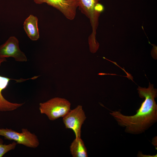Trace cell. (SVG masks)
I'll return each instance as SVG.
<instances>
[{
    "label": "cell",
    "mask_w": 157,
    "mask_h": 157,
    "mask_svg": "<svg viewBox=\"0 0 157 157\" xmlns=\"http://www.w3.org/2000/svg\"><path fill=\"white\" fill-rule=\"evenodd\" d=\"M36 4L45 3L60 11L68 19L75 18L78 7V0H33Z\"/></svg>",
    "instance_id": "5b68a950"
},
{
    "label": "cell",
    "mask_w": 157,
    "mask_h": 157,
    "mask_svg": "<svg viewBox=\"0 0 157 157\" xmlns=\"http://www.w3.org/2000/svg\"><path fill=\"white\" fill-rule=\"evenodd\" d=\"M101 0H78L79 9L90 20L92 32L89 36L92 38H95L96 30L98 25L99 13L95 10V7Z\"/></svg>",
    "instance_id": "ba28073f"
},
{
    "label": "cell",
    "mask_w": 157,
    "mask_h": 157,
    "mask_svg": "<svg viewBox=\"0 0 157 157\" xmlns=\"http://www.w3.org/2000/svg\"><path fill=\"white\" fill-rule=\"evenodd\" d=\"M0 135L4 137L5 139L13 140L17 144L30 148H36L40 144L37 136L26 128H22L20 133L10 129L0 128Z\"/></svg>",
    "instance_id": "3957f363"
},
{
    "label": "cell",
    "mask_w": 157,
    "mask_h": 157,
    "mask_svg": "<svg viewBox=\"0 0 157 157\" xmlns=\"http://www.w3.org/2000/svg\"><path fill=\"white\" fill-rule=\"evenodd\" d=\"M11 57L17 61L24 62L27 60L25 53L20 49L18 40L15 37H10L0 46V58Z\"/></svg>",
    "instance_id": "52a82bcc"
},
{
    "label": "cell",
    "mask_w": 157,
    "mask_h": 157,
    "mask_svg": "<svg viewBox=\"0 0 157 157\" xmlns=\"http://www.w3.org/2000/svg\"><path fill=\"white\" fill-rule=\"evenodd\" d=\"M63 118L65 128L72 130L76 138H81V127L86 118L82 106L70 110Z\"/></svg>",
    "instance_id": "277c9868"
},
{
    "label": "cell",
    "mask_w": 157,
    "mask_h": 157,
    "mask_svg": "<svg viewBox=\"0 0 157 157\" xmlns=\"http://www.w3.org/2000/svg\"><path fill=\"white\" fill-rule=\"evenodd\" d=\"M71 154L73 157H88L87 148L83 141L80 138H75L70 146Z\"/></svg>",
    "instance_id": "30bf717a"
},
{
    "label": "cell",
    "mask_w": 157,
    "mask_h": 157,
    "mask_svg": "<svg viewBox=\"0 0 157 157\" xmlns=\"http://www.w3.org/2000/svg\"><path fill=\"white\" fill-rule=\"evenodd\" d=\"M70 106L71 104L67 100L56 97L40 103L39 110L41 114L53 121L65 116L70 110Z\"/></svg>",
    "instance_id": "7a4b0ae2"
},
{
    "label": "cell",
    "mask_w": 157,
    "mask_h": 157,
    "mask_svg": "<svg viewBox=\"0 0 157 157\" xmlns=\"http://www.w3.org/2000/svg\"><path fill=\"white\" fill-rule=\"evenodd\" d=\"M38 20L36 17L31 15L25 20L23 24L24 28L26 34L33 41H36L40 37Z\"/></svg>",
    "instance_id": "9c48e42d"
},
{
    "label": "cell",
    "mask_w": 157,
    "mask_h": 157,
    "mask_svg": "<svg viewBox=\"0 0 157 157\" xmlns=\"http://www.w3.org/2000/svg\"><path fill=\"white\" fill-rule=\"evenodd\" d=\"M7 61L6 58H0V66L1 63ZM39 76H35L27 79L20 78L19 79L11 78L0 75V111H11L17 109L23 105L24 103H17L10 102L6 99L3 96L2 91L8 85L11 80H14L16 83H21L29 80H35Z\"/></svg>",
    "instance_id": "8992f818"
},
{
    "label": "cell",
    "mask_w": 157,
    "mask_h": 157,
    "mask_svg": "<svg viewBox=\"0 0 157 157\" xmlns=\"http://www.w3.org/2000/svg\"><path fill=\"white\" fill-rule=\"evenodd\" d=\"M137 156L138 157H157V154L155 155H145L142 153L140 151H139V153H138Z\"/></svg>",
    "instance_id": "7c38bea8"
},
{
    "label": "cell",
    "mask_w": 157,
    "mask_h": 157,
    "mask_svg": "<svg viewBox=\"0 0 157 157\" xmlns=\"http://www.w3.org/2000/svg\"><path fill=\"white\" fill-rule=\"evenodd\" d=\"M156 137L154 138H153L154 139H153V141L152 142H153V143H152L155 146H156V140H157V139H156Z\"/></svg>",
    "instance_id": "4fadbf2b"
},
{
    "label": "cell",
    "mask_w": 157,
    "mask_h": 157,
    "mask_svg": "<svg viewBox=\"0 0 157 157\" xmlns=\"http://www.w3.org/2000/svg\"><path fill=\"white\" fill-rule=\"evenodd\" d=\"M17 144L14 141L8 144H4L3 140L0 138V157H3L8 151L14 149Z\"/></svg>",
    "instance_id": "8fae6325"
},
{
    "label": "cell",
    "mask_w": 157,
    "mask_h": 157,
    "mask_svg": "<svg viewBox=\"0 0 157 157\" xmlns=\"http://www.w3.org/2000/svg\"><path fill=\"white\" fill-rule=\"evenodd\" d=\"M137 90L140 97L145 99L136 114L127 116L119 110H110L109 113L119 126L125 128V132L133 135L144 132L157 121V105L155 100L157 89L149 82L148 88L139 86Z\"/></svg>",
    "instance_id": "6da1fadb"
}]
</instances>
